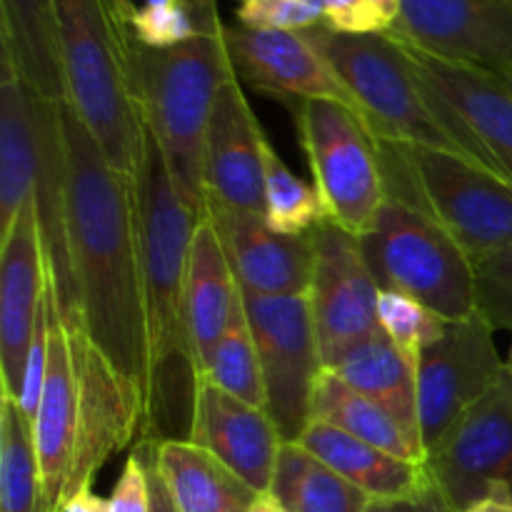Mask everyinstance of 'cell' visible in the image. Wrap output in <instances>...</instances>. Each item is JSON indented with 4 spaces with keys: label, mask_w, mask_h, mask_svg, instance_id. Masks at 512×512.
I'll use <instances>...</instances> for the list:
<instances>
[{
    "label": "cell",
    "mask_w": 512,
    "mask_h": 512,
    "mask_svg": "<svg viewBox=\"0 0 512 512\" xmlns=\"http://www.w3.org/2000/svg\"><path fill=\"white\" fill-rule=\"evenodd\" d=\"M60 118L68 250L80 328L115 370L143 423L148 340L138 180L105 160L68 100L60 103Z\"/></svg>",
    "instance_id": "6da1fadb"
},
{
    "label": "cell",
    "mask_w": 512,
    "mask_h": 512,
    "mask_svg": "<svg viewBox=\"0 0 512 512\" xmlns=\"http://www.w3.org/2000/svg\"><path fill=\"white\" fill-rule=\"evenodd\" d=\"M135 180L148 340V385L140 440H190L203 383L188 310V258L200 218L180 198L163 150L148 128Z\"/></svg>",
    "instance_id": "7a4b0ae2"
},
{
    "label": "cell",
    "mask_w": 512,
    "mask_h": 512,
    "mask_svg": "<svg viewBox=\"0 0 512 512\" xmlns=\"http://www.w3.org/2000/svg\"><path fill=\"white\" fill-rule=\"evenodd\" d=\"M33 423L45 512H63L120 448L140 440V413L83 328L63 323L48 295V375Z\"/></svg>",
    "instance_id": "3957f363"
},
{
    "label": "cell",
    "mask_w": 512,
    "mask_h": 512,
    "mask_svg": "<svg viewBox=\"0 0 512 512\" xmlns=\"http://www.w3.org/2000/svg\"><path fill=\"white\" fill-rule=\"evenodd\" d=\"M68 105L105 160L135 178L143 158L145 118L135 83V38L110 0H55Z\"/></svg>",
    "instance_id": "277c9868"
},
{
    "label": "cell",
    "mask_w": 512,
    "mask_h": 512,
    "mask_svg": "<svg viewBox=\"0 0 512 512\" xmlns=\"http://www.w3.org/2000/svg\"><path fill=\"white\" fill-rule=\"evenodd\" d=\"M223 30L163 50L145 48L135 40L133 50L145 128L158 140L180 198L198 218L205 210L210 113L220 88L235 78Z\"/></svg>",
    "instance_id": "5b68a950"
},
{
    "label": "cell",
    "mask_w": 512,
    "mask_h": 512,
    "mask_svg": "<svg viewBox=\"0 0 512 512\" xmlns=\"http://www.w3.org/2000/svg\"><path fill=\"white\" fill-rule=\"evenodd\" d=\"M340 78L378 143L418 145L468 160L440 120L408 48L390 33L345 35L328 25L305 30ZM475 165V163H473Z\"/></svg>",
    "instance_id": "8992f818"
},
{
    "label": "cell",
    "mask_w": 512,
    "mask_h": 512,
    "mask_svg": "<svg viewBox=\"0 0 512 512\" xmlns=\"http://www.w3.org/2000/svg\"><path fill=\"white\" fill-rule=\"evenodd\" d=\"M388 195L433 215L473 263L512 243V183L458 155L378 143Z\"/></svg>",
    "instance_id": "52a82bcc"
},
{
    "label": "cell",
    "mask_w": 512,
    "mask_h": 512,
    "mask_svg": "<svg viewBox=\"0 0 512 512\" xmlns=\"http://www.w3.org/2000/svg\"><path fill=\"white\" fill-rule=\"evenodd\" d=\"M365 263L380 290H398L448 323L478 315L475 268L453 235L410 200L388 195L368 233Z\"/></svg>",
    "instance_id": "ba28073f"
},
{
    "label": "cell",
    "mask_w": 512,
    "mask_h": 512,
    "mask_svg": "<svg viewBox=\"0 0 512 512\" xmlns=\"http://www.w3.org/2000/svg\"><path fill=\"white\" fill-rule=\"evenodd\" d=\"M295 115L325 220L360 238L388 198L378 140L355 110L335 100H305Z\"/></svg>",
    "instance_id": "9c48e42d"
},
{
    "label": "cell",
    "mask_w": 512,
    "mask_h": 512,
    "mask_svg": "<svg viewBox=\"0 0 512 512\" xmlns=\"http://www.w3.org/2000/svg\"><path fill=\"white\" fill-rule=\"evenodd\" d=\"M243 295L258 345L265 410L283 443H298L310 423L313 390L323 373L308 295Z\"/></svg>",
    "instance_id": "30bf717a"
},
{
    "label": "cell",
    "mask_w": 512,
    "mask_h": 512,
    "mask_svg": "<svg viewBox=\"0 0 512 512\" xmlns=\"http://www.w3.org/2000/svg\"><path fill=\"white\" fill-rule=\"evenodd\" d=\"M435 493L453 512L485 498L498 485L512 488V380L505 378L425 453Z\"/></svg>",
    "instance_id": "8fae6325"
},
{
    "label": "cell",
    "mask_w": 512,
    "mask_h": 512,
    "mask_svg": "<svg viewBox=\"0 0 512 512\" xmlns=\"http://www.w3.org/2000/svg\"><path fill=\"white\" fill-rule=\"evenodd\" d=\"M315 263L310 313L323 368H333L350 348L380 333V288L365 263L358 235L340 225L320 223L313 233Z\"/></svg>",
    "instance_id": "7c38bea8"
},
{
    "label": "cell",
    "mask_w": 512,
    "mask_h": 512,
    "mask_svg": "<svg viewBox=\"0 0 512 512\" xmlns=\"http://www.w3.org/2000/svg\"><path fill=\"white\" fill-rule=\"evenodd\" d=\"M405 48L433 95L440 120L470 163L512 183V90L505 80L440 60L413 45Z\"/></svg>",
    "instance_id": "4fadbf2b"
},
{
    "label": "cell",
    "mask_w": 512,
    "mask_h": 512,
    "mask_svg": "<svg viewBox=\"0 0 512 512\" xmlns=\"http://www.w3.org/2000/svg\"><path fill=\"white\" fill-rule=\"evenodd\" d=\"M493 333L478 313L460 323H448L443 338L420 355L415 380L425 453L465 410L505 378V363L495 348Z\"/></svg>",
    "instance_id": "5bb4252c"
},
{
    "label": "cell",
    "mask_w": 512,
    "mask_h": 512,
    "mask_svg": "<svg viewBox=\"0 0 512 512\" xmlns=\"http://www.w3.org/2000/svg\"><path fill=\"white\" fill-rule=\"evenodd\" d=\"M388 33L448 63L512 78V8L505 0H400Z\"/></svg>",
    "instance_id": "9a60e30c"
},
{
    "label": "cell",
    "mask_w": 512,
    "mask_h": 512,
    "mask_svg": "<svg viewBox=\"0 0 512 512\" xmlns=\"http://www.w3.org/2000/svg\"><path fill=\"white\" fill-rule=\"evenodd\" d=\"M0 245V378L3 395L18 403L50 283L33 198L23 205Z\"/></svg>",
    "instance_id": "2e32d148"
},
{
    "label": "cell",
    "mask_w": 512,
    "mask_h": 512,
    "mask_svg": "<svg viewBox=\"0 0 512 512\" xmlns=\"http://www.w3.org/2000/svg\"><path fill=\"white\" fill-rule=\"evenodd\" d=\"M223 38L235 75L250 88L298 105L305 100H335L358 113L353 95L305 30L295 33L225 25Z\"/></svg>",
    "instance_id": "e0dca14e"
},
{
    "label": "cell",
    "mask_w": 512,
    "mask_h": 512,
    "mask_svg": "<svg viewBox=\"0 0 512 512\" xmlns=\"http://www.w3.org/2000/svg\"><path fill=\"white\" fill-rule=\"evenodd\" d=\"M265 133L238 75L220 88L205 138V203L265 218Z\"/></svg>",
    "instance_id": "ac0fdd59"
},
{
    "label": "cell",
    "mask_w": 512,
    "mask_h": 512,
    "mask_svg": "<svg viewBox=\"0 0 512 512\" xmlns=\"http://www.w3.org/2000/svg\"><path fill=\"white\" fill-rule=\"evenodd\" d=\"M203 215L213 220L235 280L245 293L308 295L313 283V235L290 238L265 223L263 215L205 203Z\"/></svg>",
    "instance_id": "d6986e66"
},
{
    "label": "cell",
    "mask_w": 512,
    "mask_h": 512,
    "mask_svg": "<svg viewBox=\"0 0 512 512\" xmlns=\"http://www.w3.org/2000/svg\"><path fill=\"white\" fill-rule=\"evenodd\" d=\"M190 440L223 460L255 493H268L283 448L268 410L243 403L203 378Z\"/></svg>",
    "instance_id": "ffe728a7"
},
{
    "label": "cell",
    "mask_w": 512,
    "mask_h": 512,
    "mask_svg": "<svg viewBox=\"0 0 512 512\" xmlns=\"http://www.w3.org/2000/svg\"><path fill=\"white\" fill-rule=\"evenodd\" d=\"M298 443L375 500L398 503L423 498L433 490L425 465L395 458L320 420H310Z\"/></svg>",
    "instance_id": "44dd1931"
},
{
    "label": "cell",
    "mask_w": 512,
    "mask_h": 512,
    "mask_svg": "<svg viewBox=\"0 0 512 512\" xmlns=\"http://www.w3.org/2000/svg\"><path fill=\"white\" fill-rule=\"evenodd\" d=\"M0 58L45 100H68L55 0H0Z\"/></svg>",
    "instance_id": "7402d4cb"
},
{
    "label": "cell",
    "mask_w": 512,
    "mask_h": 512,
    "mask_svg": "<svg viewBox=\"0 0 512 512\" xmlns=\"http://www.w3.org/2000/svg\"><path fill=\"white\" fill-rule=\"evenodd\" d=\"M155 463L178 512H250L258 498L223 460L193 440L155 443Z\"/></svg>",
    "instance_id": "603a6c76"
},
{
    "label": "cell",
    "mask_w": 512,
    "mask_h": 512,
    "mask_svg": "<svg viewBox=\"0 0 512 512\" xmlns=\"http://www.w3.org/2000/svg\"><path fill=\"white\" fill-rule=\"evenodd\" d=\"M38 163L35 93L0 58V238L33 198Z\"/></svg>",
    "instance_id": "cb8c5ba5"
},
{
    "label": "cell",
    "mask_w": 512,
    "mask_h": 512,
    "mask_svg": "<svg viewBox=\"0 0 512 512\" xmlns=\"http://www.w3.org/2000/svg\"><path fill=\"white\" fill-rule=\"evenodd\" d=\"M238 293L240 285L230 268L218 230H215L213 220L203 215L195 225L188 258L190 330H193L195 353L200 360V373H203V365L208 363L215 345L228 330Z\"/></svg>",
    "instance_id": "d4e9b609"
},
{
    "label": "cell",
    "mask_w": 512,
    "mask_h": 512,
    "mask_svg": "<svg viewBox=\"0 0 512 512\" xmlns=\"http://www.w3.org/2000/svg\"><path fill=\"white\" fill-rule=\"evenodd\" d=\"M310 420H320L353 438L365 440L385 453L408 463L425 465V448L400 420H395L380 403L350 388L338 375L323 370L313 390Z\"/></svg>",
    "instance_id": "484cf974"
},
{
    "label": "cell",
    "mask_w": 512,
    "mask_h": 512,
    "mask_svg": "<svg viewBox=\"0 0 512 512\" xmlns=\"http://www.w3.org/2000/svg\"><path fill=\"white\" fill-rule=\"evenodd\" d=\"M328 370L338 375L340 380H345L350 388L383 405L415 438H420L415 365L390 343L383 330L350 348Z\"/></svg>",
    "instance_id": "4316f807"
},
{
    "label": "cell",
    "mask_w": 512,
    "mask_h": 512,
    "mask_svg": "<svg viewBox=\"0 0 512 512\" xmlns=\"http://www.w3.org/2000/svg\"><path fill=\"white\" fill-rule=\"evenodd\" d=\"M268 493L290 512H365L373 500L300 443H283Z\"/></svg>",
    "instance_id": "83f0119b"
},
{
    "label": "cell",
    "mask_w": 512,
    "mask_h": 512,
    "mask_svg": "<svg viewBox=\"0 0 512 512\" xmlns=\"http://www.w3.org/2000/svg\"><path fill=\"white\" fill-rule=\"evenodd\" d=\"M0 512H45L33 423L8 395H0Z\"/></svg>",
    "instance_id": "f1b7e54d"
},
{
    "label": "cell",
    "mask_w": 512,
    "mask_h": 512,
    "mask_svg": "<svg viewBox=\"0 0 512 512\" xmlns=\"http://www.w3.org/2000/svg\"><path fill=\"white\" fill-rule=\"evenodd\" d=\"M203 378L223 388L225 393L235 395L243 403L265 408L263 368H260L258 345H255L253 330H250L248 315H245L243 295L240 293L228 330H225L220 343L210 353L208 363L203 365Z\"/></svg>",
    "instance_id": "f546056e"
},
{
    "label": "cell",
    "mask_w": 512,
    "mask_h": 512,
    "mask_svg": "<svg viewBox=\"0 0 512 512\" xmlns=\"http://www.w3.org/2000/svg\"><path fill=\"white\" fill-rule=\"evenodd\" d=\"M265 163V223L280 235L305 238L325 223V210L315 185L300 180L275 153L273 143H263Z\"/></svg>",
    "instance_id": "4dcf8cb0"
},
{
    "label": "cell",
    "mask_w": 512,
    "mask_h": 512,
    "mask_svg": "<svg viewBox=\"0 0 512 512\" xmlns=\"http://www.w3.org/2000/svg\"><path fill=\"white\" fill-rule=\"evenodd\" d=\"M378 323L390 343L413 365H418L420 355L433 348L448 328V320L435 310L398 290H380Z\"/></svg>",
    "instance_id": "1f68e13d"
},
{
    "label": "cell",
    "mask_w": 512,
    "mask_h": 512,
    "mask_svg": "<svg viewBox=\"0 0 512 512\" xmlns=\"http://www.w3.org/2000/svg\"><path fill=\"white\" fill-rule=\"evenodd\" d=\"M475 268V303L493 330H512V243L485 255Z\"/></svg>",
    "instance_id": "d6a6232c"
},
{
    "label": "cell",
    "mask_w": 512,
    "mask_h": 512,
    "mask_svg": "<svg viewBox=\"0 0 512 512\" xmlns=\"http://www.w3.org/2000/svg\"><path fill=\"white\" fill-rule=\"evenodd\" d=\"M130 33L140 45L153 50L175 48L188 40L198 38L200 28L195 23L193 13L185 8V3H168V5H150L143 3L133 15Z\"/></svg>",
    "instance_id": "836d02e7"
},
{
    "label": "cell",
    "mask_w": 512,
    "mask_h": 512,
    "mask_svg": "<svg viewBox=\"0 0 512 512\" xmlns=\"http://www.w3.org/2000/svg\"><path fill=\"white\" fill-rule=\"evenodd\" d=\"M235 18L250 30H310L323 25V13L308 0H238Z\"/></svg>",
    "instance_id": "e575fe53"
},
{
    "label": "cell",
    "mask_w": 512,
    "mask_h": 512,
    "mask_svg": "<svg viewBox=\"0 0 512 512\" xmlns=\"http://www.w3.org/2000/svg\"><path fill=\"white\" fill-rule=\"evenodd\" d=\"M335 33H388L390 23L373 0H325V23Z\"/></svg>",
    "instance_id": "d590c367"
},
{
    "label": "cell",
    "mask_w": 512,
    "mask_h": 512,
    "mask_svg": "<svg viewBox=\"0 0 512 512\" xmlns=\"http://www.w3.org/2000/svg\"><path fill=\"white\" fill-rule=\"evenodd\" d=\"M108 503L110 512H150L148 468H145V458L138 445L125 460L123 473H120Z\"/></svg>",
    "instance_id": "8d00e7d4"
},
{
    "label": "cell",
    "mask_w": 512,
    "mask_h": 512,
    "mask_svg": "<svg viewBox=\"0 0 512 512\" xmlns=\"http://www.w3.org/2000/svg\"><path fill=\"white\" fill-rule=\"evenodd\" d=\"M145 458V468H148V483H150V512H178L173 500H170L168 488H165L163 478H160L158 463H155V443L150 440H138L135 443Z\"/></svg>",
    "instance_id": "74e56055"
},
{
    "label": "cell",
    "mask_w": 512,
    "mask_h": 512,
    "mask_svg": "<svg viewBox=\"0 0 512 512\" xmlns=\"http://www.w3.org/2000/svg\"><path fill=\"white\" fill-rule=\"evenodd\" d=\"M183 3L193 13L200 33H220L225 28L218 13V0H183Z\"/></svg>",
    "instance_id": "f35d334b"
},
{
    "label": "cell",
    "mask_w": 512,
    "mask_h": 512,
    "mask_svg": "<svg viewBox=\"0 0 512 512\" xmlns=\"http://www.w3.org/2000/svg\"><path fill=\"white\" fill-rule=\"evenodd\" d=\"M460 512H512V488L510 485H498L485 498L475 500L473 505Z\"/></svg>",
    "instance_id": "ab89813d"
},
{
    "label": "cell",
    "mask_w": 512,
    "mask_h": 512,
    "mask_svg": "<svg viewBox=\"0 0 512 512\" xmlns=\"http://www.w3.org/2000/svg\"><path fill=\"white\" fill-rule=\"evenodd\" d=\"M390 512H453L448 505L440 500V495L435 493V488L428 495L415 500H398V503H390Z\"/></svg>",
    "instance_id": "60d3db41"
},
{
    "label": "cell",
    "mask_w": 512,
    "mask_h": 512,
    "mask_svg": "<svg viewBox=\"0 0 512 512\" xmlns=\"http://www.w3.org/2000/svg\"><path fill=\"white\" fill-rule=\"evenodd\" d=\"M63 512H110V503L100 498V495H95L93 488H85L65 503Z\"/></svg>",
    "instance_id": "b9f144b4"
},
{
    "label": "cell",
    "mask_w": 512,
    "mask_h": 512,
    "mask_svg": "<svg viewBox=\"0 0 512 512\" xmlns=\"http://www.w3.org/2000/svg\"><path fill=\"white\" fill-rule=\"evenodd\" d=\"M110 3H113L115 15H118V23L130 33V23H133V15H135V10H138V5H135L133 0H110Z\"/></svg>",
    "instance_id": "7bdbcfd3"
},
{
    "label": "cell",
    "mask_w": 512,
    "mask_h": 512,
    "mask_svg": "<svg viewBox=\"0 0 512 512\" xmlns=\"http://www.w3.org/2000/svg\"><path fill=\"white\" fill-rule=\"evenodd\" d=\"M250 512H290V510L285 508L273 493H260L258 498L253 500V508H250Z\"/></svg>",
    "instance_id": "ee69618b"
},
{
    "label": "cell",
    "mask_w": 512,
    "mask_h": 512,
    "mask_svg": "<svg viewBox=\"0 0 512 512\" xmlns=\"http://www.w3.org/2000/svg\"><path fill=\"white\" fill-rule=\"evenodd\" d=\"M373 3L378 5V10L385 15V20H388V23H390V30H393V25L398 23L400 0H373Z\"/></svg>",
    "instance_id": "f6af8a7d"
},
{
    "label": "cell",
    "mask_w": 512,
    "mask_h": 512,
    "mask_svg": "<svg viewBox=\"0 0 512 512\" xmlns=\"http://www.w3.org/2000/svg\"><path fill=\"white\" fill-rule=\"evenodd\" d=\"M365 512H390V503L388 500H370L368 508H365Z\"/></svg>",
    "instance_id": "bcb514c9"
},
{
    "label": "cell",
    "mask_w": 512,
    "mask_h": 512,
    "mask_svg": "<svg viewBox=\"0 0 512 512\" xmlns=\"http://www.w3.org/2000/svg\"><path fill=\"white\" fill-rule=\"evenodd\" d=\"M505 370H508V375H510V380H512V348H510L508 360H505Z\"/></svg>",
    "instance_id": "7dc6e473"
},
{
    "label": "cell",
    "mask_w": 512,
    "mask_h": 512,
    "mask_svg": "<svg viewBox=\"0 0 512 512\" xmlns=\"http://www.w3.org/2000/svg\"><path fill=\"white\" fill-rule=\"evenodd\" d=\"M505 85H508V88L512 90V78H508V80H505Z\"/></svg>",
    "instance_id": "c3c4849f"
},
{
    "label": "cell",
    "mask_w": 512,
    "mask_h": 512,
    "mask_svg": "<svg viewBox=\"0 0 512 512\" xmlns=\"http://www.w3.org/2000/svg\"><path fill=\"white\" fill-rule=\"evenodd\" d=\"M505 3H508V5H510V8H512V0H505Z\"/></svg>",
    "instance_id": "681fc988"
}]
</instances>
